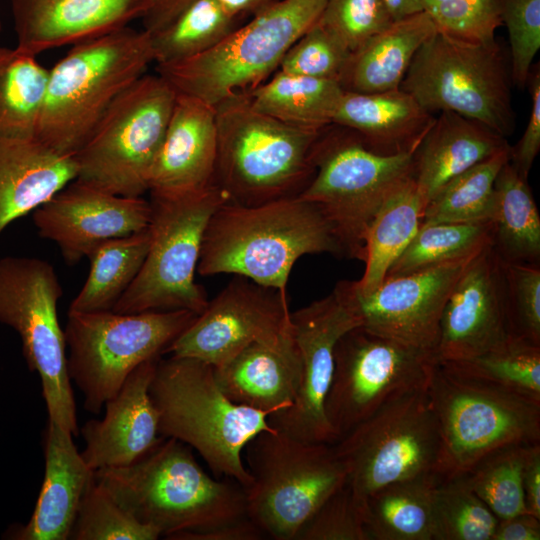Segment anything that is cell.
<instances>
[{"mask_svg":"<svg viewBox=\"0 0 540 540\" xmlns=\"http://www.w3.org/2000/svg\"><path fill=\"white\" fill-rule=\"evenodd\" d=\"M318 253L344 256L315 204L298 196L249 206L226 202L205 229L197 272L234 274L287 294L296 261Z\"/></svg>","mask_w":540,"mask_h":540,"instance_id":"6da1fadb","label":"cell"},{"mask_svg":"<svg viewBox=\"0 0 540 540\" xmlns=\"http://www.w3.org/2000/svg\"><path fill=\"white\" fill-rule=\"evenodd\" d=\"M95 480L139 522L166 539L249 517L246 490L211 477L185 443L162 437L133 463L94 471Z\"/></svg>","mask_w":540,"mask_h":540,"instance_id":"7a4b0ae2","label":"cell"},{"mask_svg":"<svg viewBox=\"0 0 540 540\" xmlns=\"http://www.w3.org/2000/svg\"><path fill=\"white\" fill-rule=\"evenodd\" d=\"M149 393L159 414L160 436L195 449L216 476L245 489L251 486L244 448L259 433L275 429L270 412L230 400L214 367L190 357L159 358Z\"/></svg>","mask_w":540,"mask_h":540,"instance_id":"3957f363","label":"cell"},{"mask_svg":"<svg viewBox=\"0 0 540 540\" xmlns=\"http://www.w3.org/2000/svg\"><path fill=\"white\" fill-rule=\"evenodd\" d=\"M154 61L151 35L129 26L76 43L49 69L36 139L75 156L112 102Z\"/></svg>","mask_w":540,"mask_h":540,"instance_id":"277c9868","label":"cell"},{"mask_svg":"<svg viewBox=\"0 0 540 540\" xmlns=\"http://www.w3.org/2000/svg\"><path fill=\"white\" fill-rule=\"evenodd\" d=\"M214 107L215 184L228 202L249 206L298 196L314 174L312 150L323 128L298 127L261 113L246 91Z\"/></svg>","mask_w":540,"mask_h":540,"instance_id":"5b68a950","label":"cell"},{"mask_svg":"<svg viewBox=\"0 0 540 540\" xmlns=\"http://www.w3.org/2000/svg\"><path fill=\"white\" fill-rule=\"evenodd\" d=\"M440 449L437 474H467L502 447L540 441V400L460 375L437 362L428 383Z\"/></svg>","mask_w":540,"mask_h":540,"instance_id":"8992f818","label":"cell"},{"mask_svg":"<svg viewBox=\"0 0 540 540\" xmlns=\"http://www.w3.org/2000/svg\"><path fill=\"white\" fill-rule=\"evenodd\" d=\"M413 153L379 154L336 124L320 131L312 150L314 174L298 197L322 211L344 256L364 260L368 227L386 197L413 176Z\"/></svg>","mask_w":540,"mask_h":540,"instance_id":"52a82bcc","label":"cell"},{"mask_svg":"<svg viewBox=\"0 0 540 540\" xmlns=\"http://www.w3.org/2000/svg\"><path fill=\"white\" fill-rule=\"evenodd\" d=\"M253 482L246 490L249 518L275 540H295L317 509L347 482L333 444L307 442L283 431H263L244 448Z\"/></svg>","mask_w":540,"mask_h":540,"instance_id":"ba28073f","label":"cell"},{"mask_svg":"<svg viewBox=\"0 0 540 540\" xmlns=\"http://www.w3.org/2000/svg\"><path fill=\"white\" fill-rule=\"evenodd\" d=\"M328 0H280L240 25L212 49L159 64L177 93L212 106L253 89L271 75L292 45L319 19Z\"/></svg>","mask_w":540,"mask_h":540,"instance_id":"9c48e42d","label":"cell"},{"mask_svg":"<svg viewBox=\"0 0 540 540\" xmlns=\"http://www.w3.org/2000/svg\"><path fill=\"white\" fill-rule=\"evenodd\" d=\"M198 314L188 310L117 313L68 311L67 371L98 414L142 363L160 358Z\"/></svg>","mask_w":540,"mask_h":540,"instance_id":"30bf717a","label":"cell"},{"mask_svg":"<svg viewBox=\"0 0 540 540\" xmlns=\"http://www.w3.org/2000/svg\"><path fill=\"white\" fill-rule=\"evenodd\" d=\"M151 197L146 258L112 311L200 314L208 304L204 289L195 282L203 236L211 216L228 198L216 184L181 196Z\"/></svg>","mask_w":540,"mask_h":540,"instance_id":"8fae6325","label":"cell"},{"mask_svg":"<svg viewBox=\"0 0 540 540\" xmlns=\"http://www.w3.org/2000/svg\"><path fill=\"white\" fill-rule=\"evenodd\" d=\"M177 92L159 74H144L108 107L75 155L78 180L104 191L142 197Z\"/></svg>","mask_w":540,"mask_h":540,"instance_id":"7c38bea8","label":"cell"},{"mask_svg":"<svg viewBox=\"0 0 540 540\" xmlns=\"http://www.w3.org/2000/svg\"><path fill=\"white\" fill-rule=\"evenodd\" d=\"M62 294L56 271L48 261L24 256L0 258V323L19 335L27 366L40 377L49 421L78 436L65 335L57 315Z\"/></svg>","mask_w":540,"mask_h":540,"instance_id":"4fadbf2b","label":"cell"},{"mask_svg":"<svg viewBox=\"0 0 540 540\" xmlns=\"http://www.w3.org/2000/svg\"><path fill=\"white\" fill-rule=\"evenodd\" d=\"M358 503L378 489L436 473L440 449L428 386L400 394L333 444Z\"/></svg>","mask_w":540,"mask_h":540,"instance_id":"5bb4252c","label":"cell"},{"mask_svg":"<svg viewBox=\"0 0 540 540\" xmlns=\"http://www.w3.org/2000/svg\"><path fill=\"white\" fill-rule=\"evenodd\" d=\"M400 89L430 113L451 111L505 138L513 133L509 77L497 42L471 44L436 31L416 52Z\"/></svg>","mask_w":540,"mask_h":540,"instance_id":"9a60e30c","label":"cell"},{"mask_svg":"<svg viewBox=\"0 0 540 540\" xmlns=\"http://www.w3.org/2000/svg\"><path fill=\"white\" fill-rule=\"evenodd\" d=\"M435 352L370 332H346L334 350L325 415L335 442L394 397L428 386Z\"/></svg>","mask_w":540,"mask_h":540,"instance_id":"2e32d148","label":"cell"},{"mask_svg":"<svg viewBox=\"0 0 540 540\" xmlns=\"http://www.w3.org/2000/svg\"><path fill=\"white\" fill-rule=\"evenodd\" d=\"M292 334L302 362L298 394L287 409L269 416L272 427L297 439L334 444L325 401L334 372V350L349 330L361 326L346 280L327 296L290 313Z\"/></svg>","mask_w":540,"mask_h":540,"instance_id":"e0dca14e","label":"cell"},{"mask_svg":"<svg viewBox=\"0 0 540 540\" xmlns=\"http://www.w3.org/2000/svg\"><path fill=\"white\" fill-rule=\"evenodd\" d=\"M287 294L237 276L165 353L219 367L252 343L275 344L291 332Z\"/></svg>","mask_w":540,"mask_h":540,"instance_id":"ac0fdd59","label":"cell"},{"mask_svg":"<svg viewBox=\"0 0 540 540\" xmlns=\"http://www.w3.org/2000/svg\"><path fill=\"white\" fill-rule=\"evenodd\" d=\"M475 256L404 276L386 278L368 294L357 292L353 281H347L350 302L361 327L435 352L446 301Z\"/></svg>","mask_w":540,"mask_h":540,"instance_id":"d6986e66","label":"cell"},{"mask_svg":"<svg viewBox=\"0 0 540 540\" xmlns=\"http://www.w3.org/2000/svg\"><path fill=\"white\" fill-rule=\"evenodd\" d=\"M151 203L119 196L78 179L33 211L38 234L53 241L68 265L80 262L100 243L146 229Z\"/></svg>","mask_w":540,"mask_h":540,"instance_id":"ffe728a7","label":"cell"},{"mask_svg":"<svg viewBox=\"0 0 540 540\" xmlns=\"http://www.w3.org/2000/svg\"><path fill=\"white\" fill-rule=\"evenodd\" d=\"M503 260L487 246L466 266L444 306L436 357L452 362L482 354L509 336Z\"/></svg>","mask_w":540,"mask_h":540,"instance_id":"44dd1931","label":"cell"},{"mask_svg":"<svg viewBox=\"0 0 540 540\" xmlns=\"http://www.w3.org/2000/svg\"><path fill=\"white\" fill-rule=\"evenodd\" d=\"M158 359L133 370L105 403L104 417L79 429L85 441L81 455L91 470L129 465L161 440L159 414L149 393Z\"/></svg>","mask_w":540,"mask_h":540,"instance_id":"7402d4cb","label":"cell"},{"mask_svg":"<svg viewBox=\"0 0 540 540\" xmlns=\"http://www.w3.org/2000/svg\"><path fill=\"white\" fill-rule=\"evenodd\" d=\"M151 0H11L16 47L38 55L143 18Z\"/></svg>","mask_w":540,"mask_h":540,"instance_id":"603a6c76","label":"cell"},{"mask_svg":"<svg viewBox=\"0 0 540 540\" xmlns=\"http://www.w3.org/2000/svg\"><path fill=\"white\" fill-rule=\"evenodd\" d=\"M215 107L177 93L173 111L149 178L154 197L194 193L215 184Z\"/></svg>","mask_w":540,"mask_h":540,"instance_id":"cb8c5ba5","label":"cell"},{"mask_svg":"<svg viewBox=\"0 0 540 540\" xmlns=\"http://www.w3.org/2000/svg\"><path fill=\"white\" fill-rule=\"evenodd\" d=\"M45 472L33 513L26 524L9 529L13 540H67L82 495L94 476L73 435L48 420L44 434Z\"/></svg>","mask_w":540,"mask_h":540,"instance_id":"d4e9b609","label":"cell"},{"mask_svg":"<svg viewBox=\"0 0 540 540\" xmlns=\"http://www.w3.org/2000/svg\"><path fill=\"white\" fill-rule=\"evenodd\" d=\"M216 380L233 402L271 414L294 402L302 362L291 332L275 344L252 343L225 364L214 367Z\"/></svg>","mask_w":540,"mask_h":540,"instance_id":"484cf974","label":"cell"},{"mask_svg":"<svg viewBox=\"0 0 540 540\" xmlns=\"http://www.w3.org/2000/svg\"><path fill=\"white\" fill-rule=\"evenodd\" d=\"M77 175L75 156L58 153L36 138L0 137V235Z\"/></svg>","mask_w":540,"mask_h":540,"instance_id":"4316f807","label":"cell"},{"mask_svg":"<svg viewBox=\"0 0 540 540\" xmlns=\"http://www.w3.org/2000/svg\"><path fill=\"white\" fill-rule=\"evenodd\" d=\"M508 146L488 126L442 111L413 153V179L425 205L449 180Z\"/></svg>","mask_w":540,"mask_h":540,"instance_id":"83f0119b","label":"cell"},{"mask_svg":"<svg viewBox=\"0 0 540 540\" xmlns=\"http://www.w3.org/2000/svg\"><path fill=\"white\" fill-rule=\"evenodd\" d=\"M434 118L400 88L378 93L344 91L332 124L352 130L371 150L394 155L414 152Z\"/></svg>","mask_w":540,"mask_h":540,"instance_id":"f1b7e54d","label":"cell"},{"mask_svg":"<svg viewBox=\"0 0 540 540\" xmlns=\"http://www.w3.org/2000/svg\"><path fill=\"white\" fill-rule=\"evenodd\" d=\"M436 31L426 11L393 21L350 53L338 78L341 87L354 93L400 88L416 52Z\"/></svg>","mask_w":540,"mask_h":540,"instance_id":"f546056e","label":"cell"},{"mask_svg":"<svg viewBox=\"0 0 540 540\" xmlns=\"http://www.w3.org/2000/svg\"><path fill=\"white\" fill-rule=\"evenodd\" d=\"M424 207L413 176L386 197L365 236V270L359 280L353 281L357 292L368 294L383 283L389 268L419 229Z\"/></svg>","mask_w":540,"mask_h":540,"instance_id":"4dcf8cb0","label":"cell"},{"mask_svg":"<svg viewBox=\"0 0 540 540\" xmlns=\"http://www.w3.org/2000/svg\"><path fill=\"white\" fill-rule=\"evenodd\" d=\"M492 248L505 262L540 264V216L527 178L508 161L494 185Z\"/></svg>","mask_w":540,"mask_h":540,"instance_id":"1f68e13d","label":"cell"},{"mask_svg":"<svg viewBox=\"0 0 540 540\" xmlns=\"http://www.w3.org/2000/svg\"><path fill=\"white\" fill-rule=\"evenodd\" d=\"M436 473L388 484L373 492L363 511L369 540H433Z\"/></svg>","mask_w":540,"mask_h":540,"instance_id":"d6a6232c","label":"cell"},{"mask_svg":"<svg viewBox=\"0 0 540 540\" xmlns=\"http://www.w3.org/2000/svg\"><path fill=\"white\" fill-rule=\"evenodd\" d=\"M257 111L290 125L322 129L332 124L344 93L336 79L277 71L267 82L246 91Z\"/></svg>","mask_w":540,"mask_h":540,"instance_id":"836d02e7","label":"cell"},{"mask_svg":"<svg viewBox=\"0 0 540 540\" xmlns=\"http://www.w3.org/2000/svg\"><path fill=\"white\" fill-rule=\"evenodd\" d=\"M150 245L149 226L139 232L108 239L87 257L90 269L68 311H111L137 277Z\"/></svg>","mask_w":540,"mask_h":540,"instance_id":"e575fe53","label":"cell"},{"mask_svg":"<svg viewBox=\"0 0 540 540\" xmlns=\"http://www.w3.org/2000/svg\"><path fill=\"white\" fill-rule=\"evenodd\" d=\"M48 74L37 55L0 47V137L36 138Z\"/></svg>","mask_w":540,"mask_h":540,"instance_id":"d590c367","label":"cell"},{"mask_svg":"<svg viewBox=\"0 0 540 540\" xmlns=\"http://www.w3.org/2000/svg\"><path fill=\"white\" fill-rule=\"evenodd\" d=\"M508 146L449 180L426 203L420 225L490 220L494 185L509 161Z\"/></svg>","mask_w":540,"mask_h":540,"instance_id":"8d00e7d4","label":"cell"},{"mask_svg":"<svg viewBox=\"0 0 540 540\" xmlns=\"http://www.w3.org/2000/svg\"><path fill=\"white\" fill-rule=\"evenodd\" d=\"M491 244L490 220L420 225L404 251L389 268L386 278L404 276L473 257Z\"/></svg>","mask_w":540,"mask_h":540,"instance_id":"74e56055","label":"cell"},{"mask_svg":"<svg viewBox=\"0 0 540 540\" xmlns=\"http://www.w3.org/2000/svg\"><path fill=\"white\" fill-rule=\"evenodd\" d=\"M243 24L216 0H195L167 26L151 35L154 61L168 64L204 53Z\"/></svg>","mask_w":540,"mask_h":540,"instance_id":"f35d334b","label":"cell"},{"mask_svg":"<svg viewBox=\"0 0 540 540\" xmlns=\"http://www.w3.org/2000/svg\"><path fill=\"white\" fill-rule=\"evenodd\" d=\"M450 370L540 400V345L510 335L473 357L439 362Z\"/></svg>","mask_w":540,"mask_h":540,"instance_id":"ab89813d","label":"cell"},{"mask_svg":"<svg viewBox=\"0 0 540 540\" xmlns=\"http://www.w3.org/2000/svg\"><path fill=\"white\" fill-rule=\"evenodd\" d=\"M497 523L466 475L441 478L433 495V540H492Z\"/></svg>","mask_w":540,"mask_h":540,"instance_id":"60d3db41","label":"cell"},{"mask_svg":"<svg viewBox=\"0 0 540 540\" xmlns=\"http://www.w3.org/2000/svg\"><path fill=\"white\" fill-rule=\"evenodd\" d=\"M531 445L515 444L495 450L465 474L472 490L498 519L527 512L523 469Z\"/></svg>","mask_w":540,"mask_h":540,"instance_id":"b9f144b4","label":"cell"},{"mask_svg":"<svg viewBox=\"0 0 540 540\" xmlns=\"http://www.w3.org/2000/svg\"><path fill=\"white\" fill-rule=\"evenodd\" d=\"M160 533L136 520L95 480L78 506L69 540H156Z\"/></svg>","mask_w":540,"mask_h":540,"instance_id":"7bdbcfd3","label":"cell"},{"mask_svg":"<svg viewBox=\"0 0 540 540\" xmlns=\"http://www.w3.org/2000/svg\"><path fill=\"white\" fill-rule=\"evenodd\" d=\"M424 11L438 32L471 44L496 42L495 31L503 25L497 0H445L426 4Z\"/></svg>","mask_w":540,"mask_h":540,"instance_id":"ee69618b","label":"cell"},{"mask_svg":"<svg viewBox=\"0 0 540 540\" xmlns=\"http://www.w3.org/2000/svg\"><path fill=\"white\" fill-rule=\"evenodd\" d=\"M350 53L317 20L286 52L278 69L287 74L338 80Z\"/></svg>","mask_w":540,"mask_h":540,"instance_id":"f6af8a7d","label":"cell"},{"mask_svg":"<svg viewBox=\"0 0 540 540\" xmlns=\"http://www.w3.org/2000/svg\"><path fill=\"white\" fill-rule=\"evenodd\" d=\"M318 22L352 52L393 20L385 0H328Z\"/></svg>","mask_w":540,"mask_h":540,"instance_id":"bcb514c9","label":"cell"},{"mask_svg":"<svg viewBox=\"0 0 540 540\" xmlns=\"http://www.w3.org/2000/svg\"><path fill=\"white\" fill-rule=\"evenodd\" d=\"M502 24L508 31L511 78L525 88L540 48V0H497Z\"/></svg>","mask_w":540,"mask_h":540,"instance_id":"7dc6e473","label":"cell"},{"mask_svg":"<svg viewBox=\"0 0 540 540\" xmlns=\"http://www.w3.org/2000/svg\"><path fill=\"white\" fill-rule=\"evenodd\" d=\"M503 265L510 334L540 345V264Z\"/></svg>","mask_w":540,"mask_h":540,"instance_id":"c3c4849f","label":"cell"},{"mask_svg":"<svg viewBox=\"0 0 540 540\" xmlns=\"http://www.w3.org/2000/svg\"><path fill=\"white\" fill-rule=\"evenodd\" d=\"M295 540H369L363 507L347 482L317 509Z\"/></svg>","mask_w":540,"mask_h":540,"instance_id":"681fc988","label":"cell"},{"mask_svg":"<svg viewBox=\"0 0 540 540\" xmlns=\"http://www.w3.org/2000/svg\"><path fill=\"white\" fill-rule=\"evenodd\" d=\"M531 97V109L524 133L514 147H510L509 162L525 178L540 150V70L531 68L526 84Z\"/></svg>","mask_w":540,"mask_h":540,"instance_id":"f907efd6","label":"cell"},{"mask_svg":"<svg viewBox=\"0 0 540 540\" xmlns=\"http://www.w3.org/2000/svg\"><path fill=\"white\" fill-rule=\"evenodd\" d=\"M265 533L249 517L213 529L176 534L171 540H260Z\"/></svg>","mask_w":540,"mask_h":540,"instance_id":"816d5d0a","label":"cell"},{"mask_svg":"<svg viewBox=\"0 0 540 540\" xmlns=\"http://www.w3.org/2000/svg\"><path fill=\"white\" fill-rule=\"evenodd\" d=\"M540 519L526 512L498 519L492 540H539Z\"/></svg>","mask_w":540,"mask_h":540,"instance_id":"f5cc1de1","label":"cell"},{"mask_svg":"<svg viewBox=\"0 0 540 540\" xmlns=\"http://www.w3.org/2000/svg\"><path fill=\"white\" fill-rule=\"evenodd\" d=\"M523 491L528 513L540 519V444L530 446L523 469Z\"/></svg>","mask_w":540,"mask_h":540,"instance_id":"db71d44e","label":"cell"},{"mask_svg":"<svg viewBox=\"0 0 540 540\" xmlns=\"http://www.w3.org/2000/svg\"><path fill=\"white\" fill-rule=\"evenodd\" d=\"M195 0H151L147 13L142 18L143 29L149 34L167 26L179 13Z\"/></svg>","mask_w":540,"mask_h":540,"instance_id":"11a10c76","label":"cell"},{"mask_svg":"<svg viewBox=\"0 0 540 540\" xmlns=\"http://www.w3.org/2000/svg\"><path fill=\"white\" fill-rule=\"evenodd\" d=\"M231 16L245 21L273 6L280 0H216Z\"/></svg>","mask_w":540,"mask_h":540,"instance_id":"9f6ffc18","label":"cell"},{"mask_svg":"<svg viewBox=\"0 0 540 540\" xmlns=\"http://www.w3.org/2000/svg\"><path fill=\"white\" fill-rule=\"evenodd\" d=\"M393 21L424 11V0H385Z\"/></svg>","mask_w":540,"mask_h":540,"instance_id":"6f0895ef","label":"cell"},{"mask_svg":"<svg viewBox=\"0 0 540 540\" xmlns=\"http://www.w3.org/2000/svg\"><path fill=\"white\" fill-rule=\"evenodd\" d=\"M442 1H445V0H424V6L428 3H436V2H442Z\"/></svg>","mask_w":540,"mask_h":540,"instance_id":"680465c9","label":"cell"},{"mask_svg":"<svg viewBox=\"0 0 540 540\" xmlns=\"http://www.w3.org/2000/svg\"><path fill=\"white\" fill-rule=\"evenodd\" d=\"M2 30V23H1V19H0V32Z\"/></svg>","mask_w":540,"mask_h":540,"instance_id":"91938a15","label":"cell"}]
</instances>
